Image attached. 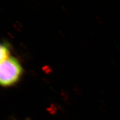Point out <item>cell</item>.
Here are the masks:
<instances>
[{
    "instance_id": "1",
    "label": "cell",
    "mask_w": 120,
    "mask_h": 120,
    "mask_svg": "<svg viewBox=\"0 0 120 120\" xmlns=\"http://www.w3.org/2000/svg\"><path fill=\"white\" fill-rule=\"evenodd\" d=\"M23 69L17 58L10 56L0 62V83L2 86L8 87L14 86L22 77Z\"/></svg>"
},
{
    "instance_id": "2",
    "label": "cell",
    "mask_w": 120,
    "mask_h": 120,
    "mask_svg": "<svg viewBox=\"0 0 120 120\" xmlns=\"http://www.w3.org/2000/svg\"><path fill=\"white\" fill-rule=\"evenodd\" d=\"M10 49L7 44L2 43L0 46V62L9 58L10 56Z\"/></svg>"
}]
</instances>
